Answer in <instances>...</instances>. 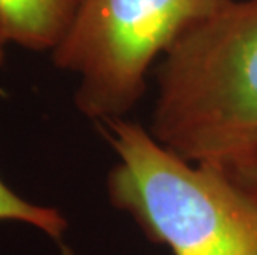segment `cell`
<instances>
[{"label": "cell", "instance_id": "cell-4", "mask_svg": "<svg viewBox=\"0 0 257 255\" xmlns=\"http://www.w3.org/2000/svg\"><path fill=\"white\" fill-rule=\"evenodd\" d=\"M80 0H0V22L9 42L34 52H52L76 14Z\"/></svg>", "mask_w": 257, "mask_h": 255}, {"label": "cell", "instance_id": "cell-2", "mask_svg": "<svg viewBox=\"0 0 257 255\" xmlns=\"http://www.w3.org/2000/svg\"><path fill=\"white\" fill-rule=\"evenodd\" d=\"M118 162L108 197L173 255H257V186L174 154L124 118L98 123Z\"/></svg>", "mask_w": 257, "mask_h": 255}, {"label": "cell", "instance_id": "cell-1", "mask_svg": "<svg viewBox=\"0 0 257 255\" xmlns=\"http://www.w3.org/2000/svg\"><path fill=\"white\" fill-rule=\"evenodd\" d=\"M150 133L196 164L257 161V0H227L163 57Z\"/></svg>", "mask_w": 257, "mask_h": 255}, {"label": "cell", "instance_id": "cell-6", "mask_svg": "<svg viewBox=\"0 0 257 255\" xmlns=\"http://www.w3.org/2000/svg\"><path fill=\"white\" fill-rule=\"evenodd\" d=\"M231 174L239 179L240 182H245V184H252V186H257V161L252 162L250 166L244 167V169L236 171V172H231Z\"/></svg>", "mask_w": 257, "mask_h": 255}, {"label": "cell", "instance_id": "cell-3", "mask_svg": "<svg viewBox=\"0 0 257 255\" xmlns=\"http://www.w3.org/2000/svg\"><path fill=\"white\" fill-rule=\"evenodd\" d=\"M227 0H80L67 34L50 52L78 77L75 105L100 123L123 118L141 100L158 57Z\"/></svg>", "mask_w": 257, "mask_h": 255}, {"label": "cell", "instance_id": "cell-7", "mask_svg": "<svg viewBox=\"0 0 257 255\" xmlns=\"http://www.w3.org/2000/svg\"><path fill=\"white\" fill-rule=\"evenodd\" d=\"M9 42V37H7V32H5L2 22H0V62H2V58L5 55V47H7Z\"/></svg>", "mask_w": 257, "mask_h": 255}, {"label": "cell", "instance_id": "cell-5", "mask_svg": "<svg viewBox=\"0 0 257 255\" xmlns=\"http://www.w3.org/2000/svg\"><path fill=\"white\" fill-rule=\"evenodd\" d=\"M20 220L35 225L55 240H60L67 230V220L57 209L30 204L5 186L0 179V220Z\"/></svg>", "mask_w": 257, "mask_h": 255}]
</instances>
